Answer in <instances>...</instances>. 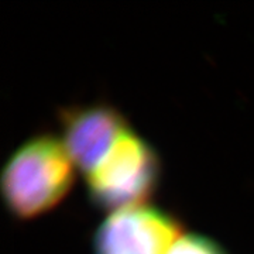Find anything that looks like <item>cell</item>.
<instances>
[{
  "label": "cell",
  "mask_w": 254,
  "mask_h": 254,
  "mask_svg": "<svg viewBox=\"0 0 254 254\" xmlns=\"http://www.w3.org/2000/svg\"><path fill=\"white\" fill-rule=\"evenodd\" d=\"M64 145L76 170L88 175L131 128L113 105L93 102L66 106L58 113Z\"/></svg>",
  "instance_id": "277c9868"
},
{
  "label": "cell",
  "mask_w": 254,
  "mask_h": 254,
  "mask_svg": "<svg viewBox=\"0 0 254 254\" xmlns=\"http://www.w3.org/2000/svg\"><path fill=\"white\" fill-rule=\"evenodd\" d=\"M167 254H229L216 240L198 233H184Z\"/></svg>",
  "instance_id": "5b68a950"
},
{
  "label": "cell",
  "mask_w": 254,
  "mask_h": 254,
  "mask_svg": "<svg viewBox=\"0 0 254 254\" xmlns=\"http://www.w3.org/2000/svg\"><path fill=\"white\" fill-rule=\"evenodd\" d=\"M75 170L61 138L51 133L31 136L3 165V203L17 220L40 218L57 208L71 192Z\"/></svg>",
  "instance_id": "6da1fadb"
},
{
  "label": "cell",
  "mask_w": 254,
  "mask_h": 254,
  "mask_svg": "<svg viewBox=\"0 0 254 254\" xmlns=\"http://www.w3.org/2000/svg\"><path fill=\"white\" fill-rule=\"evenodd\" d=\"M160 178V155L145 138L130 128L86 175V190L96 208L112 213L147 205L158 188Z\"/></svg>",
  "instance_id": "7a4b0ae2"
},
{
  "label": "cell",
  "mask_w": 254,
  "mask_h": 254,
  "mask_svg": "<svg viewBox=\"0 0 254 254\" xmlns=\"http://www.w3.org/2000/svg\"><path fill=\"white\" fill-rule=\"evenodd\" d=\"M184 235L181 219L153 205L109 213L92 240L93 254H167Z\"/></svg>",
  "instance_id": "3957f363"
}]
</instances>
